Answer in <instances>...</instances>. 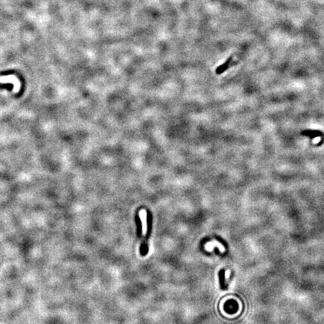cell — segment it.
<instances>
[{
	"mask_svg": "<svg viewBox=\"0 0 324 324\" xmlns=\"http://www.w3.org/2000/svg\"><path fill=\"white\" fill-rule=\"evenodd\" d=\"M0 82H2V83H6V82L14 83H15V86H14V92H17L20 89V82L14 76H8L1 77L0 78Z\"/></svg>",
	"mask_w": 324,
	"mask_h": 324,
	"instance_id": "obj_1",
	"label": "cell"
},
{
	"mask_svg": "<svg viewBox=\"0 0 324 324\" xmlns=\"http://www.w3.org/2000/svg\"><path fill=\"white\" fill-rule=\"evenodd\" d=\"M140 218L141 221H142V226H143V235L145 236L146 233V230H147V227H146V212L145 210H142L140 212Z\"/></svg>",
	"mask_w": 324,
	"mask_h": 324,
	"instance_id": "obj_2",
	"label": "cell"
},
{
	"mask_svg": "<svg viewBox=\"0 0 324 324\" xmlns=\"http://www.w3.org/2000/svg\"><path fill=\"white\" fill-rule=\"evenodd\" d=\"M231 60H232V57H230L229 59H228V60H227V62H224V64L221 65H220V66H219L218 68L216 69V73L221 74V73H222L223 71H225V70L228 68V65H229V63L230 62Z\"/></svg>",
	"mask_w": 324,
	"mask_h": 324,
	"instance_id": "obj_3",
	"label": "cell"
},
{
	"mask_svg": "<svg viewBox=\"0 0 324 324\" xmlns=\"http://www.w3.org/2000/svg\"><path fill=\"white\" fill-rule=\"evenodd\" d=\"M309 133H306V134H307V135H310L311 138H314V137H316V136H319L320 134V133H319L320 131H308Z\"/></svg>",
	"mask_w": 324,
	"mask_h": 324,
	"instance_id": "obj_4",
	"label": "cell"
},
{
	"mask_svg": "<svg viewBox=\"0 0 324 324\" xmlns=\"http://www.w3.org/2000/svg\"><path fill=\"white\" fill-rule=\"evenodd\" d=\"M220 281H221V287H223V283H224V278H223V275H224V272L221 271L220 272Z\"/></svg>",
	"mask_w": 324,
	"mask_h": 324,
	"instance_id": "obj_5",
	"label": "cell"
}]
</instances>
